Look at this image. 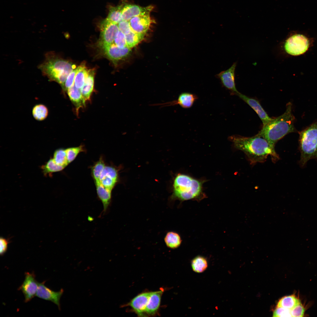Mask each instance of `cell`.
<instances>
[{"mask_svg": "<svg viewBox=\"0 0 317 317\" xmlns=\"http://www.w3.org/2000/svg\"><path fill=\"white\" fill-rule=\"evenodd\" d=\"M300 302V300L294 295L285 296L279 300L276 306L291 310Z\"/></svg>", "mask_w": 317, "mask_h": 317, "instance_id": "7402d4cb", "label": "cell"}, {"mask_svg": "<svg viewBox=\"0 0 317 317\" xmlns=\"http://www.w3.org/2000/svg\"><path fill=\"white\" fill-rule=\"evenodd\" d=\"M8 242L6 240L1 237L0 239V254L3 255L6 251L8 247Z\"/></svg>", "mask_w": 317, "mask_h": 317, "instance_id": "f35d334b", "label": "cell"}, {"mask_svg": "<svg viewBox=\"0 0 317 317\" xmlns=\"http://www.w3.org/2000/svg\"><path fill=\"white\" fill-rule=\"evenodd\" d=\"M197 98V96L194 94L184 92L180 94L178 99L176 100L154 105L165 107L179 105L183 108H188L192 106Z\"/></svg>", "mask_w": 317, "mask_h": 317, "instance_id": "9a60e30c", "label": "cell"}, {"mask_svg": "<svg viewBox=\"0 0 317 317\" xmlns=\"http://www.w3.org/2000/svg\"><path fill=\"white\" fill-rule=\"evenodd\" d=\"M33 117L38 121H42L45 119L48 114V109L45 105L39 104L35 106L32 110Z\"/></svg>", "mask_w": 317, "mask_h": 317, "instance_id": "4316f807", "label": "cell"}, {"mask_svg": "<svg viewBox=\"0 0 317 317\" xmlns=\"http://www.w3.org/2000/svg\"><path fill=\"white\" fill-rule=\"evenodd\" d=\"M299 149L301 154L299 163L304 166L310 160H317V122L299 132Z\"/></svg>", "mask_w": 317, "mask_h": 317, "instance_id": "5b68a950", "label": "cell"}, {"mask_svg": "<svg viewBox=\"0 0 317 317\" xmlns=\"http://www.w3.org/2000/svg\"><path fill=\"white\" fill-rule=\"evenodd\" d=\"M290 309L280 307L276 306L274 310L273 317H292Z\"/></svg>", "mask_w": 317, "mask_h": 317, "instance_id": "e575fe53", "label": "cell"}, {"mask_svg": "<svg viewBox=\"0 0 317 317\" xmlns=\"http://www.w3.org/2000/svg\"><path fill=\"white\" fill-rule=\"evenodd\" d=\"M251 107L257 114L264 126L272 119L270 117L257 100L248 97L239 92L237 95Z\"/></svg>", "mask_w": 317, "mask_h": 317, "instance_id": "5bb4252c", "label": "cell"}, {"mask_svg": "<svg viewBox=\"0 0 317 317\" xmlns=\"http://www.w3.org/2000/svg\"><path fill=\"white\" fill-rule=\"evenodd\" d=\"M45 282L39 283L36 296L40 298L52 302L56 305L60 310V300L64 292L63 289H61L58 291H54L45 285Z\"/></svg>", "mask_w": 317, "mask_h": 317, "instance_id": "30bf717a", "label": "cell"}, {"mask_svg": "<svg viewBox=\"0 0 317 317\" xmlns=\"http://www.w3.org/2000/svg\"><path fill=\"white\" fill-rule=\"evenodd\" d=\"M114 43L120 48L127 46L125 34L119 31L115 38Z\"/></svg>", "mask_w": 317, "mask_h": 317, "instance_id": "836d02e7", "label": "cell"}, {"mask_svg": "<svg viewBox=\"0 0 317 317\" xmlns=\"http://www.w3.org/2000/svg\"><path fill=\"white\" fill-rule=\"evenodd\" d=\"M191 266L193 270L198 273H202L207 268L208 262L206 258L203 256H198L191 261Z\"/></svg>", "mask_w": 317, "mask_h": 317, "instance_id": "cb8c5ba5", "label": "cell"}, {"mask_svg": "<svg viewBox=\"0 0 317 317\" xmlns=\"http://www.w3.org/2000/svg\"><path fill=\"white\" fill-rule=\"evenodd\" d=\"M44 61L38 66L43 75L55 81L63 88L69 74L76 68L71 62L60 58L53 51L46 53Z\"/></svg>", "mask_w": 317, "mask_h": 317, "instance_id": "277c9868", "label": "cell"}, {"mask_svg": "<svg viewBox=\"0 0 317 317\" xmlns=\"http://www.w3.org/2000/svg\"><path fill=\"white\" fill-rule=\"evenodd\" d=\"M53 159L57 164L65 168L69 164L65 150L63 149H58L55 151Z\"/></svg>", "mask_w": 317, "mask_h": 317, "instance_id": "f1b7e54d", "label": "cell"}, {"mask_svg": "<svg viewBox=\"0 0 317 317\" xmlns=\"http://www.w3.org/2000/svg\"><path fill=\"white\" fill-rule=\"evenodd\" d=\"M106 176L118 181L119 176L117 169L112 166H105L101 173L100 180Z\"/></svg>", "mask_w": 317, "mask_h": 317, "instance_id": "1f68e13d", "label": "cell"}, {"mask_svg": "<svg viewBox=\"0 0 317 317\" xmlns=\"http://www.w3.org/2000/svg\"><path fill=\"white\" fill-rule=\"evenodd\" d=\"M167 247L171 249L178 247L181 245L182 240L180 235L173 231H169L166 233L164 239Z\"/></svg>", "mask_w": 317, "mask_h": 317, "instance_id": "44dd1931", "label": "cell"}, {"mask_svg": "<svg viewBox=\"0 0 317 317\" xmlns=\"http://www.w3.org/2000/svg\"><path fill=\"white\" fill-rule=\"evenodd\" d=\"M309 46V42L304 36L295 34L285 41L284 48L286 53L292 55H298L304 53Z\"/></svg>", "mask_w": 317, "mask_h": 317, "instance_id": "8992f818", "label": "cell"}, {"mask_svg": "<svg viewBox=\"0 0 317 317\" xmlns=\"http://www.w3.org/2000/svg\"><path fill=\"white\" fill-rule=\"evenodd\" d=\"M65 150L69 163L72 162L79 153L82 152H85V151L82 145H80L78 147L68 148L65 149Z\"/></svg>", "mask_w": 317, "mask_h": 317, "instance_id": "4dcf8cb0", "label": "cell"}, {"mask_svg": "<svg viewBox=\"0 0 317 317\" xmlns=\"http://www.w3.org/2000/svg\"><path fill=\"white\" fill-rule=\"evenodd\" d=\"M153 9L152 6L143 7L136 5H123L122 11V20L129 21L135 16L150 14Z\"/></svg>", "mask_w": 317, "mask_h": 317, "instance_id": "8fae6325", "label": "cell"}, {"mask_svg": "<svg viewBox=\"0 0 317 317\" xmlns=\"http://www.w3.org/2000/svg\"><path fill=\"white\" fill-rule=\"evenodd\" d=\"M100 28L101 35L99 44L104 49L114 43L115 38L119 30L117 24L106 18L101 22Z\"/></svg>", "mask_w": 317, "mask_h": 317, "instance_id": "52a82bcc", "label": "cell"}, {"mask_svg": "<svg viewBox=\"0 0 317 317\" xmlns=\"http://www.w3.org/2000/svg\"><path fill=\"white\" fill-rule=\"evenodd\" d=\"M38 284L33 272L25 273V279L18 289L22 291L24 296L25 302H29L36 295Z\"/></svg>", "mask_w": 317, "mask_h": 317, "instance_id": "ba28073f", "label": "cell"}, {"mask_svg": "<svg viewBox=\"0 0 317 317\" xmlns=\"http://www.w3.org/2000/svg\"><path fill=\"white\" fill-rule=\"evenodd\" d=\"M77 68L78 69L75 77L74 84L76 87L79 89L84 85L88 70L84 63H82Z\"/></svg>", "mask_w": 317, "mask_h": 317, "instance_id": "603a6c76", "label": "cell"}, {"mask_svg": "<svg viewBox=\"0 0 317 317\" xmlns=\"http://www.w3.org/2000/svg\"><path fill=\"white\" fill-rule=\"evenodd\" d=\"M105 166L103 157L101 156L91 168L92 175L95 184L100 183V177L101 173Z\"/></svg>", "mask_w": 317, "mask_h": 317, "instance_id": "484cf974", "label": "cell"}, {"mask_svg": "<svg viewBox=\"0 0 317 317\" xmlns=\"http://www.w3.org/2000/svg\"><path fill=\"white\" fill-rule=\"evenodd\" d=\"M151 21L150 14L135 16L129 21L133 32L143 34H145L148 31Z\"/></svg>", "mask_w": 317, "mask_h": 317, "instance_id": "7c38bea8", "label": "cell"}, {"mask_svg": "<svg viewBox=\"0 0 317 317\" xmlns=\"http://www.w3.org/2000/svg\"><path fill=\"white\" fill-rule=\"evenodd\" d=\"M204 180L198 179L188 175L178 173L175 177L171 197L173 200H200L206 197L203 192Z\"/></svg>", "mask_w": 317, "mask_h": 317, "instance_id": "3957f363", "label": "cell"}, {"mask_svg": "<svg viewBox=\"0 0 317 317\" xmlns=\"http://www.w3.org/2000/svg\"><path fill=\"white\" fill-rule=\"evenodd\" d=\"M123 5L116 6H110L107 17L106 18L111 22L118 24L122 20V9Z\"/></svg>", "mask_w": 317, "mask_h": 317, "instance_id": "d4e9b609", "label": "cell"}, {"mask_svg": "<svg viewBox=\"0 0 317 317\" xmlns=\"http://www.w3.org/2000/svg\"><path fill=\"white\" fill-rule=\"evenodd\" d=\"M95 185L97 195L103 205V212L105 213L111 202L112 192L104 188L100 183L96 184Z\"/></svg>", "mask_w": 317, "mask_h": 317, "instance_id": "d6986e66", "label": "cell"}, {"mask_svg": "<svg viewBox=\"0 0 317 317\" xmlns=\"http://www.w3.org/2000/svg\"><path fill=\"white\" fill-rule=\"evenodd\" d=\"M145 34L136 33L132 31L125 35L127 46L130 48L135 46L143 39Z\"/></svg>", "mask_w": 317, "mask_h": 317, "instance_id": "83f0119b", "label": "cell"}, {"mask_svg": "<svg viewBox=\"0 0 317 317\" xmlns=\"http://www.w3.org/2000/svg\"><path fill=\"white\" fill-rule=\"evenodd\" d=\"M151 293V292H147L138 294L133 298L127 306L131 307L139 316H144L146 308Z\"/></svg>", "mask_w": 317, "mask_h": 317, "instance_id": "4fadbf2b", "label": "cell"}, {"mask_svg": "<svg viewBox=\"0 0 317 317\" xmlns=\"http://www.w3.org/2000/svg\"><path fill=\"white\" fill-rule=\"evenodd\" d=\"M64 168V167L57 164L53 158L50 159L45 164L42 166L43 171L45 174L60 171Z\"/></svg>", "mask_w": 317, "mask_h": 317, "instance_id": "f546056e", "label": "cell"}, {"mask_svg": "<svg viewBox=\"0 0 317 317\" xmlns=\"http://www.w3.org/2000/svg\"><path fill=\"white\" fill-rule=\"evenodd\" d=\"M67 92L70 100L76 107L77 110L85 105V101L82 96L81 91L75 87L74 83L68 89Z\"/></svg>", "mask_w": 317, "mask_h": 317, "instance_id": "ffe728a7", "label": "cell"}, {"mask_svg": "<svg viewBox=\"0 0 317 317\" xmlns=\"http://www.w3.org/2000/svg\"><path fill=\"white\" fill-rule=\"evenodd\" d=\"M101 184L106 189L112 192L118 181L110 177L105 176L100 180Z\"/></svg>", "mask_w": 317, "mask_h": 317, "instance_id": "d6a6232c", "label": "cell"}, {"mask_svg": "<svg viewBox=\"0 0 317 317\" xmlns=\"http://www.w3.org/2000/svg\"><path fill=\"white\" fill-rule=\"evenodd\" d=\"M292 317H303L305 312V308L301 302L291 310Z\"/></svg>", "mask_w": 317, "mask_h": 317, "instance_id": "8d00e7d4", "label": "cell"}, {"mask_svg": "<svg viewBox=\"0 0 317 317\" xmlns=\"http://www.w3.org/2000/svg\"><path fill=\"white\" fill-rule=\"evenodd\" d=\"M292 105L289 102L285 112L272 119L264 126L257 134L263 137L272 145L290 133L296 132L294 125L295 118L292 113Z\"/></svg>", "mask_w": 317, "mask_h": 317, "instance_id": "7a4b0ae2", "label": "cell"}, {"mask_svg": "<svg viewBox=\"0 0 317 317\" xmlns=\"http://www.w3.org/2000/svg\"><path fill=\"white\" fill-rule=\"evenodd\" d=\"M77 69V68H75L68 75L63 88L64 90L67 91L74 84L75 77Z\"/></svg>", "mask_w": 317, "mask_h": 317, "instance_id": "d590c367", "label": "cell"}, {"mask_svg": "<svg viewBox=\"0 0 317 317\" xmlns=\"http://www.w3.org/2000/svg\"><path fill=\"white\" fill-rule=\"evenodd\" d=\"M117 25L119 31L125 35L129 34L132 31L129 21L122 20Z\"/></svg>", "mask_w": 317, "mask_h": 317, "instance_id": "74e56055", "label": "cell"}, {"mask_svg": "<svg viewBox=\"0 0 317 317\" xmlns=\"http://www.w3.org/2000/svg\"><path fill=\"white\" fill-rule=\"evenodd\" d=\"M237 62L233 63L228 69L216 75L223 87L237 95L239 92L237 90L235 83V71Z\"/></svg>", "mask_w": 317, "mask_h": 317, "instance_id": "9c48e42d", "label": "cell"}, {"mask_svg": "<svg viewBox=\"0 0 317 317\" xmlns=\"http://www.w3.org/2000/svg\"><path fill=\"white\" fill-rule=\"evenodd\" d=\"M95 73L94 69L88 70L84 85L80 89L81 94L85 101L90 99L93 90Z\"/></svg>", "mask_w": 317, "mask_h": 317, "instance_id": "ac0fdd59", "label": "cell"}, {"mask_svg": "<svg viewBox=\"0 0 317 317\" xmlns=\"http://www.w3.org/2000/svg\"><path fill=\"white\" fill-rule=\"evenodd\" d=\"M229 139L235 148L245 154L252 164L264 162L269 156L274 161L279 159L275 146L258 134L250 137L234 135Z\"/></svg>", "mask_w": 317, "mask_h": 317, "instance_id": "6da1fadb", "label": "cell"}, {"mask_svg": "<svg viewBox=\"0 0 317 317\" xmlns=\"http://www.w3.org/2000/svg\"><path fill=\"white\" fill-rule=\"evenodd\" d=\"M103 49L106 55L113 61H118L125 58L131 51V48L128 46L120 48L114 43Z\"/></svg>", "mask_w": 317, "mask_h": 317, "instance_id": "2e32d148", "label": "cell"}, {"mask_svg": "<svg viewBox=\"0 0 317 317\" xmlns=\"http://www.w3.org/2000/svg\"><path fill=\"white\" fill-rule=\"evenodd\" d=\"M163 291V289H161L158 291L151 292L146 308L145 313L153 316L157 313Z\"/></svg>", "mask_w": 317, "mask_h": 317, "instance_id": "e0dca14e", "label": "cell"}]
</instances>
